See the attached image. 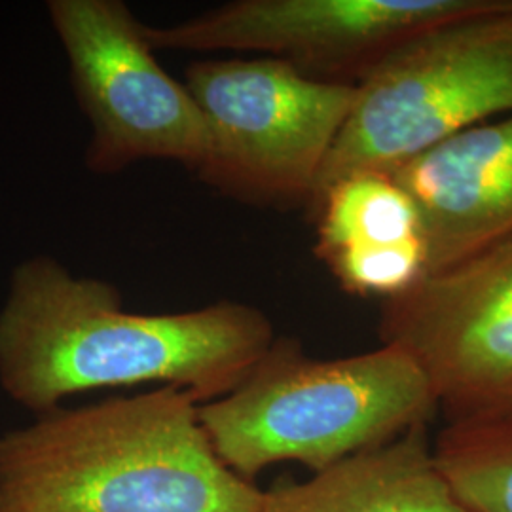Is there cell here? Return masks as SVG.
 Listing matches in <instances>:
<instances>
[{"instance_id": "cell-1", "label": "cell", "mask_w": 512, "mask_h": 512, "mask_svg": "<svg viewBox=\"0 0 512 512\" xmlns=\"http://www.w3.org/2000/svg\"><path fill=\"white\" fill-rule=\"evenodd\" d=\"M274 340L255 306L128 311L114 285L35 256L14 270L0 310V387L37 416L80 393L143 384L211 403L234 391Z\"/></svg>"}, {"instance_id": "cell-2", "label": "cell", "mask_w": 512, "mask_h": 512, "mask_svg": "<svg viewBox=\"0 0 512 512\" xmlns=\"http://www.w3.org/2000/svg\"><path fill=\"white\" fill-rule=\"evenodd\" d=\"M264 497L220 461L200 404L171 385L0 433V512H262Z\"/></svg>"}, {"instance_id": "cell-3", "label": "cell", "mask_w": 512, "mask_h": 512, "mask_svg": "<svg viewBox=\"0 0 512 512\" xmlns=\"http://www.w3.org/2000/svg\"><path fill=\"white\" fill-rule=\"evenodd\" d=\"M437 414L431 385L403 348L317 359L293 338H275L234 391L200 404L213 450L249 482L289 461L321 473Z\"/></svg>"}, {"instance_id": "cell-4", "label": "cell", "mask_w": 512, "mask_h": 512, "mask_svg": "<svg viewBox=\"0 0 512 512\" xmlns=\"http://www.w3.org/2000/svg\"><path fill=\"white\" fill-rule=\"evenodd\" d=\"M509 112L512 0H499L486 12L404 42L355 84L311 202L348 175H393L440 143Z\"/></svg>"}, {"instance_id": "cell-5", "label": "cell", "mask_w": 512, "mask_h": 512, "mask_svg": "<svg viewBox=\"0 0 512 512\" xmlns=\"http://www.w3.org/2000/svg\"><path fill=\"white\" fill-rule=\"evenodd\" d=\"M184 76L205 124L203 183L241 202L310 205L355 84L274 57L196 61Z\"/></svg>"}, {"instance_id": "cell-6", "label": "cell", "mask_w": 512, "mask_h": 512, "mask_svg": "<svg viewBox=\"0 0 512 512\" xmlns=\"http://www.w3.org/2000/svg\"><path fill=\"white\" fill-rule=\"evenodd\" d=\"M48 14L92 126L88 167L107 175L165 160L196 173L207 139L202 112L156 59L145 23L120 0H52Z\"/></svg>"}, {"instance_id": "cell-7", "label": "cell", "mask_w": 512, "mask_h": 512, "mask_svg": "<svg viewBox=\"0 0 512 512\" xmlns=\"http://www.w3.org/2000/svg\"><path fill=\"white\" fill-rule=\"evenodd\" d=\"M380 340L418 363L444 423L512 421V239L385 300Z\"/></svg>"}, {"instance_id": "cell-8", "label": "cell", "mask_w": 512, "mask_h": 512, "mask_svg": "<svg viewBox=\"0 0 512 512\" xmlns=\"http://www.w3.org/2000/svg\"><path fill=\"white\" fill-rule=\"evenodd\" d=\"M499 0H236L164 27L154 50L255 52L317 80L357 84L404 42Z\"/></svg>"}, {"instance_id": "cell-9", "label": "cell", "mask_w": 512, "mask_h": 512, "mask_svg": "<svg viewBox=\"0 0 512 512\" xmlns=\"http://www.w3.org/2000/svg\"><path fill=\"white\" fill-rule=\"evenodd\" d=\"M420 213L429 274L512 239V112L393 173Z\"/></svg>"}, {"instance_id": "cell-10", "label": "cell", "mask_w": 512, "mask_h": 512, "mask_svg": "<svg viewBox=\"0 0 512 512\" xmlns=\"http://www.w3.org/2000/svg\"><path fill=\"white\" fill-rule=\"evenodd\" d=\"M264 495L262 512H465L440 475L429 425L308 480L279 478Z\"/></svg>"}, {"instance_id": "cell-11", "label": "cell", "mask_w": 512, "mask_h": 512, "mask_svg": "<svg viewBox=\"0 0 512 512\" xmlns=\"http://www.w3.org/2000/svg\"><path fill=\"white\" fill-rule=\"evenodd\" d=\"M308 207L317 232L315 255L321 260L344 249L423 238L416 203L387 173L348 175L327 186Z\"/></svg>"}, {"instance_id": "cell-12", "label": "cell", "mask_w": 512, "mask_h": 512, "mask_svg": "<svg viewBox=\"0 0 512 512\" xmlns=\"http://www.w3.org/2000/svg\"><path fill=\"white\" fill-rule=\"evenodd\" d=\"M433 454L465 512H512V421L444 423Z\"/></svg>"}, {"instance_id": "cell-13", "label": "cell", "mask_w": 512, "mask_h": 512, "mask_svg": "<svg viewBox=\"0 0 512 512\" xmlns=\"http://www.w3.org/2000/svg\"><path fill=\"white\" fill-rule=\"evenodd\" d=\"M323 262L340 285L357 296L393 300L414 289L429 272L425 239H410L384 247L344 249Z\"/></svg>"}]
</instances>
